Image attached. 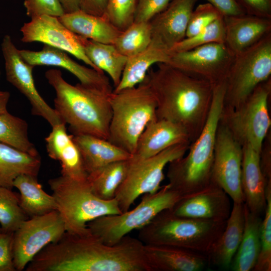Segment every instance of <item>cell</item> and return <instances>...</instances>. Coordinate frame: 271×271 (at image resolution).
Instances as JSON below:
<instances>
[{"mask_svg": "<svg viewBox=\"0 0 271 271\" xmlns=\"http://www.w3.org/2000/svg\"><path fill=\"white\" fill-rule=\"evenodd\" d=\"M182 197L168 184L163 185L154 193L144 194L134 208L98 217L88 222L87 228L104 243L114 244L131 231L146 225L161 211L172 208Z\"/></svg>", "mask_w": 271, "mask_h": 271, "instance_id": "obj_7", "label": "cell"}, {"mask_svg": "<svg viewBox=\"0 0 271 271\" xmlns=\"http://www.w3.org/2000/svg\"><path fill=\"white\" fill-rule=\"evenodd\" d=\"M22 58L34 66H53L63 68L74 75L79 83L112 92L113 89L108 77L104 72L82 65L72 59L66 52L44 45L38 51L19 50Z\"/></svg>", "mask_w": 271, "mask_h": 271, "instance_id": "obj_18", "label": "cell"}, {"mask_svg": "<svg viewBox=\"0 0 271 271\" xmlns=\"http://www.w3.org/2000/svg\"><path fill=\"white\" fill-rule=\"evenodd\" d=\"M13 187L20 191V205L29 217L57 210L54 197L45 192L38 182L37 176L21 175L14 180Z\"/></svg>", "mask_w": 271, "mask_h": 271, "instance_id": "obj_30", "label": "cell"}, {"mask_svg": "<svg viewBox=\"0 0 271 271\" xmlns=\"http://www.w3.org/2000/svg\"><path fill=\"white\" fill-rule=\"evenodd\" d=\"M0 142L34 156H39L28 137V125L8 111L0 114Z\"/></svg>", "mask_w": 271, "mask_h": 271, "instance_id": "obj_33", "label": "cell"}, {"mask_svg": "<svg viewBox=\"0 0 271 271\" xmlns=\"http://www.w3.org/2000/svg\"><path fill=\"white\" fill-rule=\"evenodd\" d=\"M198 0H171L150 22L151 43L166 51L185 38L191 14Z\"/></svg>", "mask_w": 271, "mask_h": 271, "instance_id": "obj_17", "label": "cell"}, {"mask_svg": "<svg viewBox=\"0 0 271 271\" xmlns=\"http://www.w3.org/2000/svg\"><path fill=\"white\" fill-rule=\"evenodd\" d=\"M225 41V26L223 16L209 25L194 36L185 37L176 44L170 52H179L211 43Z\"/></svg>", "mask_w": 271, "mask_h": 271, "instance_id": "obj_36", "label": "cell"}, {"mask_svg": "<svg viewBox=\"0 0 271 271\" xmlns=\"http://www.w3.org/2000/svg\"><path fill=\"white\" fill-rule=\"evenodd\" d=\"M0 76H1V71H0Z\"/></svg>", "mask_w": 271, "mask_h": 271, "instance_id": "obj_50", "label": "cell"}, {"mask_svg": "<svg viewBox=\"0 0 271 271\" xmlns=\"http://www.w3.org/2000/svg\"><path fill=\"white\" fill-rule=\"evenodd\" d=\"M2 231V229H1V226H0V232Z\"/></svg>", "mask_w": 271, "mask_h": 271, "instance_id": "obj_49", "label": "cell"}, {"mask_svg": "<svg viewBox=\"0 0 271 271\" xmlns=\"http://www.w3.org/2000/svg\"><path fill=\"white\" fill-rule=\"evenodd\" d=\"M83 46L86 56L96 69L106 72L114 87H116L127 57L120 53L113 44L98 43L84 38Z\"/></svg>", "mask_w": 271, "mask_h": 271, "instance_id": "obj_31", "label": "cell"}, {"mask_svg": "<svg viewBox=\"0 0 271 271\" xmlns=\"http://www.w3.org/2000/svg\"><path fill=\"white\" fill-rule=\"evenodd\" d=\"M66 232L64 222L56 210L30 217L14 232L13 258L16 271L23 270L34 257Z\"/></svg>", "mask_w": 271, "mask_h": 271, "instance_id": "obj_11", "label": "cell"}, {"mask_svg": "<svg viewBox=\"0 0 271 271\" xmlns=\"http://www.w3.org/2000/svg\"><path fill=\"white\" fill-rule=\"evenodd\" d=\"M138 0H108L105 16L120 31L134 21Z\"/></svg>", "mask_w": 271, "mask_h": 271, "instance_id": "obj_38", "label": "cell"}, {"mask_svg": "<svg viewBox=\"0 0 271 271\" xmlns=\"http://www.w3.org/2000/svg\"><path fill=\"white\" fill-rule=\"evenodd\" d=\"M244 222V203L233 202L224 229L207 255L209 263L224 269H230L242 239Z\"/></svg>", "mask_w": 271, "mask_h": 271, "instance_id": "obj_24", "label": "cell"}, {"mask_svg": "<svg viewBox=\"0 0 271 271\" xmlns=\"http://www.w3.org/2000/svg\"><path fill=\"white\" fill-rule=\"evenodd\" d=\"M266 207L260 227V251L253 271L271 270V183L265 187Z\"/></svg>", "mask_w": 271, "mask_h": 271, "instance_id": "obj_37", "label": "cell"}, {"mask_svg": "<svg viewBox=\"0 0 271 271\" xmlns=\"http://www.w3.org/2000/svg\"><path fill=\"white\" fill-rule=\"evenodd\" d=\"M170 52L151 43L142 52L127 58L119 83L113 90L118 92L142 82L155 64L169 63Z\"/></svg>", "mask_w": 271, "mask_h": 271, "instance_id": "obj_29", "label": "cell"}, {"mask_svg": "<svg viewBox=\"0 0 271 271\" xmlns=\"http://www.w3.org/2000/svg\"><path fill=\"white\" fill-rule=\"evenodd\" d=\"M226 220L214 221L182 217L164 210L139 229L138 237L144 244L180 247L207 256L225 227Z\"/></svg>", "mask_w": 271, "mask_h": 271, "instance_id": "obj_4", "label": "cell"}, {"mask_svg": "<svg viewBox=\"0 0 271 271\" xmlns=\"http://www.w3.org/2000/svg\"><path fill=\"white\" fill-rule=\"evenodd\" d=\"M152 41L149 22H133L121 31L113 45L122 55L128 57L147 49Z\"/></svg>", "mask_w": 271, "mask_h": 271, "instance_id": "obj_34", "label": "cell"}, {"mask_svg": "<svg viewBox=\"0 0 271 271\" xmlns=\"http://www.w3.org/2000/svg\"><path fill=\"white\" fill-rule=\"evenodd\" d=\"M225 81L214 86L210 111L199 136L183 157L168 165L170 187L184 196L211 183L216 133L224 105Z\"/></svg>", "mask_w": 271, "mask_h": 271, "instance_id": "obj_3", "label": "cell"}, {"mask_svg": "<svg viewBox=\"0 0 271 271\" xmlns=\"http://www.w3.org/2000/svg\"><path fill=\"white\" fill-rule=\"evenodd\" d=\"M73 136L88 175L110 163L127 160L131 157L129 153L107 140L86 134Z\"/></svg>", "mask_w": 271, "mask_h": 271, "instance_id": "obj_26", "label": "cell"}, {"mask_svg": "<svg viewBox=\"0 0 271 271\" xmlns=\"http://www.w3.org/2000/svg\"><path fill=\"white\" fill-rule=\"evenodd\" d=\"M129 167L128 160L110 163L89 174L87 180L92 192L98 198L109 200L123 182Z\"/></svg>", "mask_w": 271, "mask_h": 271, "instance_id": "obj_32", "label": "cell"}, {"mask_svg": "<svg viewBox=\"0 0 271 271\" xmlns=\"http://www.w3.org/2000/svg\"><path fill=\"white\" fill-rule=\"evenodd\" d=\"M270 93L269 78L258 85L236 108L223 109L220 119L242 146L248 145L259 154L271 125L268 108Z\"/></svg>", "mask_w": 271, "mask_h": 271, "instance_id": "obj_9", "label": "cell"}, {"mask_svg": "<svg viewBox=\"0 0 271 271\" xmlns=\"http://www.w3.org/2000/svg\"><path fill=\"white\" fill-rule=\"evenodd\" d=\"M185 143H191L184 127L169 120L157 119L150 122L141 134L129 160L147 159L172 146Z\"/></svg>", "mask_w": 271, "mask_h": 271, "instance_id": "obj_19", "label": "cell"}, {"mask_svg": "<svg viewBox=\"0 0 271 271\" xmlns=\"http://www.w3.org/2000/svg\"><path fill=\"white\" fill-rule=\"evenodd\" d=\"M241 184L244 203L249 210L261 216L266 201V182L259 164V154L250 146H242Z\"/></svg>", "mask_w": 271, "mask_h": 271, "instance_id": "obj_23", "label": "cell"}, {"mask_svg": "<svg viewBox=\"0 0 271 271\" xmlns=\"http://www.w3.org/2000/svg\"><path fill=\"white\" fill-rule=\"evenodd\" d=\"M223 16H237L245 14L236 0H206Z\"/></svg>", "mask_w": 271, "mask_h": 271, "instance_id": "obj_45", "label": "cell"}, {"mask_svg": "<svg viewBox=\"0 0 271 271\" xmlns=\"http://www.w3.org/2000/svg\"><path fill=\"white\" fill-rule=\"evenodd\" d=\"M108 0H80V10L93 15L105 16Z\"/></svg>", "mask_w": 271, "mask_h": 271, "instance_id": "obj_46", "label": "cell"}, {"mask_svg": "<svg viewBox=\"0 0 271 271\" xmlns=\"http://www.w3.org/2000/svg\"><path fill=\"white\" fill-rule=\"evenodd\" d=\"M230 199L222 188L211 182L200 191L183 196L170 209L182 217L225 221L231 210Z\"/></svg>", "mask_w": 271, "mask_h": 271, "instance_id": "obj_16", "label": "cell"}, {"mask_svg": "<svg viewBox=\"0 0 271 271\" xmlns=\"http://www.w3.org/2000/svg\"><path fill=\"white\" fill-rule=\"evenodd\" d=\"M234 56L225 43H211L186 51L170 52L167 64L214 86L225 80Z\"/></svg>", "mask_w": 271, "mask_h": 271, "instance_id": "obj_12", "label": "cell"}, {"mask_svg": "<svg viewBox=\"0 0 271 271\" xmlns=\"http://www.w3.org/2000/svg\"><path fill=\"white\" fill-rule=\"evenodd\" d=\"M48 184L62 218L66 232L83 234L89 231L90 221L106 215L121 212L114 198L105 200L92 191L87 179H73L62 176L51 179Z\"/></svg>", "mask_w": 271, "mask_h": 271, "instance_id": "obj_6", "label": "cell"}, {"mask_svg": "<svg viewBox=\"0 0 271 271\" xmlns=\"http://www.w3.org/2000/svg\"><path fill=\"white\" fill-rule=\"evenodd\" d=\"M242 146L219 121L212 171L211 182L222 188L233 202L244 203L241 175Z\"/></svg>", "mask_w": 271, "mask_h": 271, "instance_id": "obj_13", "label": "cell"}, {"mask_svg": "<svg viewBox=\"0 0 271 271\" xmlns=\"http://www.w3.org/2000/svg\"><path fill=\"white\" fill-rule=\"evenodd\" d=\"M224 43L234 54L256 43L271 33V18L244 14L223 16Z\"/></svg>", "mask_w": 271, "mask_h": 271, "instance_id": "obj_21", "label": "cell"}, {"mask_svg": "<svg viewBox=\"0 0 271 271\" xmlns=\"http://www.w3.org/2000/svg\"><path fill=\"white\" fill-rule=\"evenodd\" d=\"M146 78L156 97L157 119L182 126L192 143L207 120L214 86L167 63H159L156 69L151 68Z\"/></svg>", "mask_w": 271, "mask_h": 271, "instance_id": "obj_1", "label": "cell"}, {"mask_svg": "<svg viewBox=\"0 0 271 271\" xmlns=\"http://www.w3.org/2000/svg\"><path fill=\"white\" fill-rule=\"evenodd\" d=\"M112 115L108 141L132 155L147 125L157 119V101L146 78L110 95Z\"/></svg>", "mask_w": 271, "mask_h": 271, "instance_id": "obj_5", "label": "cell"}, {"mask_svg": "<svg viewBox=\"0 0 271 271\" xmlns=\"http://www.w3.org/2000/svg\"><path fill=\"white\" fill-rule=\"evenodd\" d=\"M41 164L39 155L0 142V187L12 189L14 180L21 175L38 176Z\"/></svg>", "mask_w": 271, "mask_h": 271, "instance_id": "obj_28", "label": "cell"}, {"mask_svg": "<svg viewBox=\"0 0 271 271\" xmlns=\"http://www.w3.org/2000/svg\"><path fill=\"white\" fill-rule=\"evenodd\" d=\"M1 49L7 80L28 99L32 106V113L43 117L52 127L62 122L54 108L39 94L32 74L34 66L22 58L10 35L3 37Z\"/></svg>", "mask_w": 271, "mask_h": 271, "instance_id": "obj_14", "label": "cell"}, {"mask_svg": "<svg viewBox=\"0 0 271 271\" xmlns=\"http://www.w3.org/2000/svg\"><path fill=\"white\" fill-rule=\"evenodd\" d=\"M190 145L189 143L175 145L144 160L131 161L129 159L126 175L114 197L121 212L128 211L140 196L158 191L164 179L165 167L171 162L183 157Z\"/></svg>", "mask_w": 271, "mask_h": 271, "instance_id": "obj_10", "label": "cell"}, {"mask_svg": "<svg viewBox=\"0 0 271 271\" xmlns=\"http://www.w3.org/2000/svg\"><path fill=\"white\" fill-rule=\"evenodd\" d=\"M144 252L151 271H200L209 264L206 255L177 247L144 244Z\"/></svg>", "mask_w": 271, "mask_h": 271, "instance_id": "obj_22", "label": "cell"}, {"mask_svg": "<svg viewBox=\"0 0 271 271\" xmlns=\"http://www.w3.org/2000/svg\"><path fill=\"white\" fill-rule=\"evenodd\" d=\"M54 89V109L72 134H86L108 140L112 111L110 95L112 92L85 85H72L64 80L60 70L45 72Z\"/></svg>", "mask_w": 271, "mask_h": 271, "instance_id": "obj_2", "label": "cell"}, {"mask_svg": "<svg viewBox=\"0 0 271 271\" xmlns=\"http://www.w3.org/2000/svg\"><path fill=\"white\" fill-rule=\"evenodd\" d=\"M271 33L235 55L227 74L223 109L236 108L261 83L270 78Z\"/></svg>", "mask_w": 271, "mask_h": 271, "instance_id": "obj_8", "label": "cell"}, {"mask_svg": "<svg viewBox=\"0 0 271 271\" xmlns=\"http://www.w3.org/2000/svg\"><path fill=\"white\" fill-rule=\"evenodd\" d=\"M10 96L9 92L0 90V114L8 111L7 105Z\"/></svg>", "mask_w": 271, "mask_h": 271, "instance_id": "obj_48", "label": "cell"}, {"mask_svg": "<svg viewBox=\"0 0 271 271\" xmlns=\"http://www.w3.org/2000/svg\"><path fill=\"white\" fill-rule=\"evenodd\" d=\"M14 232H0V271H16L13 258Z\"/></svg>", "mask_w": 271, "mask_h": 271, "instance_id": "obj_42", "label": "cell"}, {"mask_svg": "<svg viewBox=\"0 0 271 271\" xmlns=\"http://www.w3.org/2000/svg\"><path fill=\"white\" fill-rule=\"evenodd\" d=\"M171 0H138L133 22H149L162 12Z\"/></svg>", "mask_w": 271, "mask_h": 271, "instance_id": "obj_41", "label": "cell"}, {"mask_svg": "<svg viewBox=\"0 0 271 271\" xmlns=\"http://www.w3.org/2000/svg\"><path fill=\"white\" fill-rule=\"evenodd\" d=\"M259 164L266 185L271 183V143L270 136H266L259 153Z\"/></svg>", "mask_w": 271, "mask_h": 271, "instance_id": "obj_44", "label": "cell"}, {"mask_svg": "<svg viewBox=\"0 0 271 271\" xmlns=\"http://www.w3.org/2000/svg\"><path fill=\"white\" fill-rule=\"evenodd\" d=\"M28 218L20 205L19 196L12 189L0 187V226L2 231L14 232Z\"/></svg>", "mask_w": 271, "mask_h": 271, "instance_id": "obj_35", "label": "cell"}, {"mask_svg": "<svg viewBox=\"0 0 271 271\" xmlns=\"http://www.w3.org/2000/svg\"><path fill=\"white\" fill-rule=\"evenodd\" d=\"M20 31L23 42H38L60 49L99 71L85 53L84 38L71 31L58 17L43 15L33 18L24 24Z\"/></svg>", "mask_w": 271, "mask_h": 271, "instance_id": "obj_15", "label": "cell"}, {"mask_svg": "<svg viewBox=\"0 0 271 271\" xmlns=\"http://www.w3.org/2000/svg\"><path fill=\"white\" fill-rule=\"evenodd\" d=\"M66 126L61 122L52 127L51 131L45 139L48 155L60 163L61 176L76 180H86L88 175L81 154L73 135L68 133Z\"/></svg>", "mask_w": 271, "mask_h": 271, "instance_id": "obj_20", "label": "cell"}, {"mask_svg": "<svg viewBox=\"0 0 271 271\" xmlns=\"http://www.w3.org/2000/svg\"><path fill=\"white\" fill-rule=\"evenodd\" d=\"M65 13L80 10V0H59Z\"/></svg>", "mask_w": 271, "mask_h": 271, "instance_id": "obj_47", "label": "cell"}, {"mask_svg": "<svg viewBox=\"0 0 271 271\" xmlns=\"http://www.w3.org/2000/svg\"><path fill=\"white\" fill-rule=\"evenodd\" d=\"M223 16L217 9L208 3L198 5L191 14L185 37L195 35Z\"/></svg>", "mask_w": 271, "mask_h": 271, "instance_id": "obj_39", "label": "cell"}, {"mask_svg": "<svg viewBox=\"0 0 271 271\" xmlns=\"http://www.w3.org/2000/svg\"><path fill=\"white\" fill-rule=\"evenodd\" d=\"M24 5L31 19L43 15L59 18L65 14L59 0H25Z\"/></svg>", "mask_w": 271, "mask_h": 271, "instance_id": "obj_40", "label": "cell"}, {"mask_svg": "<svg viewBox=\"0 0 271 271\" xmlns=\"http://www.w3.org/2000/svg\"><path fill=\"white\" fill-rule=\"evenodd\" d=\"M236 1L246 14L271 18V0H236Z\"/></svg>", "mask_w": 271, "mask_h": 271, "instance_id": "obj_43", "label": "cell"}, {"mask_svg": "<svg viewBox=\"0 0 271 271\" xmlns=\"http://www.w3.org/2000/svg\"><path fill=\"white\" fill-rule=\"evenodd\" d=\"M58 18L75 34L98 43L113 44L121 32L105 16H95L81 10L65 13Z\"/></svg>", "mask_w": 271, "mask_h": 271, "instance_id": "obj_25", "label": "cell"}, {"mask_svg": "<svg viewBox=\"0 0 271 271\" xmlns=\"http://www.w3.org/2000/svg\"><path fill=\"white\" fill-rule=\"evenodd\" d=\"M244 205V222L242 239L231 262L233 271L253 270L260 251L261 216L251 212Z\"/></svg>", "mask_w": 271, "mask_h": 271, "instance_id": "obj_27", "label": "cell"}]
</instances>
